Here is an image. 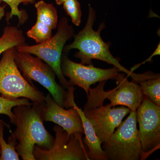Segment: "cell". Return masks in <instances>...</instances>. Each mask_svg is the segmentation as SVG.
Segmentation results:
<instances>
[{
    "label": "cell",
    "mask_w": 160,
    "mask_h": 160,
    "mask_svg": "<svg viewBox=\"0 0 160 160\" xmlns=\"http://www.w3.org/2000/svg\"><path fill=\"white\" fill-rule=\"evenodd\" d=\"M44 104L45 101L34 102L30 106L20 105L13 108L12 124L16 128L11 134L17 141L16 150L23 160H36L33 154L35 146L48 149L53 144L54 138L43 123Z\"/></svg>",
    "instance_id": "obj_1"
},
{
    "label": "cell",
    "mask_w": 160,
    "mask_h": 160,
    "mask_svg": "<svg viewBox=\"0 0 160 160\" xmlns=\"http://www.w3.org/2000/svg\"><path fill=\"white\" fill-rule=\"evenodd\" d=\"M89 8V14L85 27L78 34L73 35L74 41L64 47L63 51L68 53L71 49H78V51L75 53L74 56L81 60V64L90 65L92 64V59L101 60L113 65L120 72L126 73L128 77L131 78L133 82L138 83L142 79V73H134L122 66L119 60L112 54L109 44L105 42L101 37V31L105 29V23H101L97 31L93 29L96 13L90 4Z\"/></svg>",
    "instance_id": "obj_2"
},
{
    "label": "cell",
    "mask_w": 160,
    "mask_h": 160,
    "mask_svg": "<svg viewBox=\"0 0 160 160\" xmlns=\"http://www.w3.org/2000/svg\"><path fill=\"white\" fill-rule=\"evenodd\" d=\"M16 47L4 52L0 61V94L9 100L26 98L33 102L45 101L44 93L27 81L21 73L14 58Z\"/></svg>",
    "instance_id": "obj_3"
},
{
    "label": "cell",
    "mask_w": 160,
    "mask_h": 160,
    "mask_svg": "<svg viewBox=\"0 0 160 160\" xmlns=\"http://www.w3.org/2000/svg\"><path fill=\"white\" fill-rule=\"evenodd\" d=\"M115 80L118 86L112 90H104L105 81L99 82L96 88H90L84 110L103 105L105 100L108 99L112 107L121 105L128 107L130 110L136 111L144 98L141 86L133 81L129 82L125 74L120 72Z\"/></svg>",
    "instance_id": "obj_4"
},
{
    "label": "cell",
    "mask_w": 160,
    "mask_h": 160,
    "mask_svg": "<svg viewBox=\"0 0 160 160\" xmlns=\"http://www.w3.org/2000/svg\"><path fill=\"white\" fill-rule=\"evenodd\" d=\"M108 141L102 146L110 160H139L142 146L137 129L136 111H130Z\"/></svg>",
    "instance_id": "obj_5"
},
{
    "label": "cell",
    "mask_w": 160,
    "mask_h": 160,
    "mask_svg": "<svg viewBox=\"0 0 160 160\" xmlns=\"http://www.w3.org/2000/svg\"><path fill=\"white\" fill-rule=\"evenodd\" d=\"M57 27L56 33L45 42L33 46H18L16 49L20 52L34 55L47 63L54 70L63 87L67 89L69 85L62 72L61 59L65 44L73 37L74 31L65 17L60 19Z\"/></svg>",
    "instance_id": "obj_6"
},
{
    "label": "cell",
    "mask_w": 160,
    "mask_h": 160,
    "mask_svg": "<svg viewBox=\"0 0 160 160\" xmlns=\"http://www.w3.org/2000/svg\"><path fill=\"white\" fill-rule=\"evenodd\" d=\"M14 61L23 76L28 82L32 84V81L33 80L39 83L49 92L58 105L65 107L67 91L57 82L55 72L49 65L37 57L17 50Z\"/></svg>",
    "instance_id": "obj_7"
},
{
    "label": "cell",
    "mask_w": 160,
    "mask_h": 160,
    "mask_svg": "<svg viewBox=\"0 0 160 160\" xmlns=\"http://www.w3.org/2000/svg\"><path fill=\"white\" fill-rule=\"evenodd\" d=\"M55 138L50 149H43L35 146L33 154L36 160H90L88 148L83 142V132L69 135L61 126L53 128Z\"/></svg>",
    "instance_id": "obj_8"
},
{
    "label": "cell",
    "mask_w": 160,
    "mask_h": 160,
    "mask_svg": "<svg viewBox=\"0 0 160 160\" xmlns=\"http://www.w3.org/2000/svg\"><path fill=\"white\" fill-rule=\"evenodd\" d=\"M139 138L142 146L141 160H146L160 147V106L144 98L136 111Z\"/></svg>",
    "instance_id": "obj_9"
},
{
    "label": "cell",
    "mask_w": 160,
    "mask_h": 160,
    "mask_svg": "<svg viewBox=\"0 0 160 160\" xmlns=\"http://www.w3.org/2000/svg\"><path fill=\"white\" fill-rule=\"evenodd\" d=\"M61 69L64 76L69 78V86H77L84 89L87 96L90 86L97 82L107 80H115L120 70L113 66L111 69L97 68L92 64L86 66L75 62L64 52L61 59Z\"/></svg>",
    "instance_id": "obj_10"
},
{
    "label": "cell",
    "mask_w": 160,
    "mask_h": 160,
    "mask_svg": "<svg viewBox=\"0 0 160 160\" xmlns=\"http://www.w3.org/2000/svg\"><path fill=\"white\" fill-rule=\"evenodd\" d=\"M126 106L112 107L110 103L94 108L84 110V113L90 121L97 137L103 143L109 139L115 130L130 112Z\"/></svg>",
    "instance_id": "obj_11"
},
{
    "label": "cell",
    "mask_w": 160,
    "mask_h": 160,
    "mask_svg": "<svg viewBox=\"0 0 160 160\" xmlns=\"http://www.w3.org/2000/svg\"><path fill=\"white\" fill-rule=\"evenodd\" d=\"M43 118L44 121L61 126L69 135L75 132L84 133L82 120L76 109L73 107L64 109L55 102L49 93L45 97Z\"/></svg>",
    "instance_id": "obj_12"
},
{
    "label": "cell",
    "mask_w": 160,
    "mask_h": 160,
    "mask_svg": "<svg viewBox=\"0 0 160 160\" xmlns=\"http://www.w3.org/2000/svg\"><path fill=\"white\" fill-rule=\"evenodd\" d=\"M67 89L64 107L66 108L74 107L80 115L85 135V137L83 139V142L88 148L90 160H108L106 153L102 148V143L97 137L91 122L86 117L84 112L75 102L73 95L74 87L73 86H69Z\"/></svg>",
    "instance_id": "obj_13"
},
{
    "label": "cell",
    "mask_w": 160,
    "mask_h": 160,
    "mask_svg": "<svg viewBox=\"0 0 160 160\" xmlns=\"http://www.w3.org/2000/svg\"><path fill=\"white\" fill-rule=\"evenodd\" d=\"M26 45V38L22 30L17 26H7L0 37V56L9 48Z\"/></svg>",
    "instance_id": "obj_14"
},
{
    "label": "cell",
    "mask_w": 160,
    "mask_h": 160,
    "mask_svg": "<svg viewBox=\"0 0 160 160\" xmlns=\"http://www.w3.org/2000/svg\"><path fill=\"white\" fill-rule=\"evenodd\" d=\"M37 10V19L51 29H55L58 26L57 10L52 4L41 0L35 4Z\"/></svg>",
    "instance_id": "obj_15"
},
{
    "label": "cell",
    "mask_w": 160,
    "mask_h": 160,
    "mask_svg": "<svg viewBox=\"0 0 160 160\" xmlns=\"http://www.w3.org/2000/svg\"><path fill=\"white\" fill-rule=\"evenodd\" d=\"M144 95L152 102L160 106V76L159 73L151 72L148 77L138 83Z\"/></svg>",
    "instance_id": "obj_16"
},
{
    "label": "cell",
    "mask_w": 160,
    "mask_h": 160,
    "mask_svg": "<svg viewBox=\"0 0 160 160\" xmlns=\"http://www.w3.org/2000/svg\"><path fill=\"white\" fill-rule=\"evenodd\" d=\"M4 129L0 131V144L1 146V155L0 160H19V154L16 150L17 141L11 134L8 138V142L4 138Z\"/></svg>",
    "instance_id": "obj_17"
},
{
    "label": "cell",
    "mask_w": 160,
    "mask_h": 160,
    "mask_svg": "<svg viewBox=\"0 0 160 160\" xmlns=\"http://www.w3.org/2000/svg\"><path fill=\"white\" fill-rule=\"evenodd\" d=\"M9 5L11 9L10 12H7L6 15V20L8 22L13 16H15L18 18V26L23 25L28 19L29 16L24 9L20 10L18 6L21 3L24 5L34 4L36 0H1Z\"/></svg>",
    "instance_id": "obj_18"
},
{
    "label": "cell",
    "mask_w": 160,
    "mask_h": 160,
    "mask_svg": "<svg viewBox=\"0 0 160 160\" xmlns=\"http://www.w3.org/2000/svg\"><path fill=\"white\" fill-rule=\"evenodd\" d=\"M52 29L37 21L34 26L27 31V36L35 41L37 44L46 42L52 37Z\"/></svg>",
    "instance_id": "obj_19"
},
{
    "label": "cell",
    "mask_w": 160,
    "mask_h": 160,
    "mask_svg": "<svg viewBox=\"0 0 160 160\" xmlns=\"http://www.w3.org/2000/svg\"><path fill=\"white\" fill-rule=\"evenodd\" d=\"M32 103L29 102L26 98H20L14 100H9L0 96V114H4L8 116L12 123L14 118V113L12 109L15 106L20 105L30 106Z\"/></svg>",
    "instance_id": "obj_20"
},
{
    "label": "cell",
    "mask_w": 160,
    "mask_h": 160,
    "mask_svg": "<svg viewBox=\"0 0 160 160\" xmlns=\"http://www.w3.org/2000/svg\"><path fill=\"white\" fill-rule=\"evenodd\" d=\"M62 5L64 10L71 18L73 24L76 26H79L82 12L81 5L78 0H66Z\"/></svg>",
    "instance_id": "obj_21"
},
{
    "label": "cell",
    "mask_w": 160,
    "mask_h": 160,
    "mask_svg": "<svg viewBox=\"0 0 160 160\" xmlns=\"http://www.w3.org/2000/svg\"><path fill=\"white\" fill-rule=\"evenodd\" d=\"M160 43H159L158 45L157 48H156V49H155L153 53L152 54L151 56L149 58L147 59L146 61H145V62H143V63H142V64H144V63L147 62H150L151 61L152 59V58L153 57L157 55H160ZM141 65V64H140Z\"/></svg>",
    "instance_id": "obj_22"
},
{
    "label": "cell",
    "mask_w": 160,
    "mask_h": 160,
    "mask_svg": "<svg viewBox=\"0 0 160 160\" xmlns=\"http://www.w3.org/2000/svg\"><path fill=\"white\" fill-rule=\"evenodd\" d=\"M2 3V2L0 0V21L5 16V9H6V6H7L6 5H1ZM0 37H1V36H0Z\"/></svg>",
    "instance_id": "obj_23"
},
{
    "label": "cell",
    "mask_w": 160,
    "mask_h": 160,
    "mask_svg": "<svg viewBox=\"0 0 160 160\" xmlns=\"http://www.w3.org/2000/svg\"><path fill=\"white\" fill-rule=\"evenodd\" d=\"M66 1V0H55V2L57 5H61Z\"/></svg>",
    "instance_id": "obj_24"
}]
</instances>
